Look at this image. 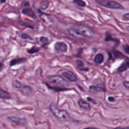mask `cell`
<instances>
[{
    "instance_id": "1",
    "label": "cell",
    "mask_w": 129,
    "mask_h": 129,
    "mask_svg": "<svg viewBox=\"0 0 129 129\" xmlns=\"http://www.w3.org/2000/svg\"><path fill=\"white\" fill-rule=\"evenodd\" d=\"M67 32L71 36L78 38H92L95 35L94 32L91 28L81 24L71 26L67 29Z\"/></svg>"
},
{
    "instance_id": "2",
    "label": "cell",
    "mask_w": 129,
    "mask_h": 129,
    "mask_svg": "<svg viewBox=\"0 0 129 129\" xmlns=\"http://www.w3.org/2000/svg\"><path fill=\"white\" fill-rule=\"evenodd\" d=\"M49 87L55 90H68L66 87L69 85L65 78L60 75H52L49 78Z\"/></svg>"
},
{
    "instance_id": "3",
    "label": "cell",
    "mask_w": 129,
    "mask_h": 129,
    "mask_svg": "<svg viewBox=\"0 0 129 129\" xmlns=\"http://www.w3.org/2000/svg\"><path fill=\"white\" fill-rule=\"evenodd\" d=\"M49 110L53 115L59 120L69 121L71 120V116H69L67 111L64 110H60L56 106L55 104H50L49 106Z\"/></svg>"
},
{
    "instance_id": "4",
    "label": "cell",
    "mask_w": 129,
    "mask_h": 129,
    "mask_svg": "<svg viewBox=\"0 0 129 129\" xmlns=\"http://www.w3.org/2000/svg\"><path fill=\"white\" fill-rule=\"evenodd\" d=\"M97 3L99 5L103 6L108 8L111 9H118V10H123L124 7L121 4L114 1H109V0H96Z\"/></svg>"
},
{
    "instance_id": "5",
    "label": "cell",
    "mask_w": 129,
    "mask_h": 129,
    "mask_svg": "<svg viewBox=\"0 0 129 129\" xmlns=\"http://www.w3.org/2000/svg\"><path fill=\"white\" fill-rule=\"evenodd\" d=\"M89 92H92V93H96V92H105V87L103 83L101 84H98L96 85H92L90 86L89 87Z\"/></svg>"
},
{
    "instance_id": "6",
    "label": "cell",
    "mask_w": 129,
    "mask_h": 129,
    "mask_svg": "<svg viewBox=\"0 0 129 129\" xmlns=\"http://www.w3.org/2000/svg\"><path fill=\"white\" fill-rule=\"evenodd\" d=\"M54 49L59 53H65L67 51V46L63 42H57L55 44Z\"/></svg>"
},
{
    "instance_id": "7",
    "label": "cell",
    "mask_w": 129,
    "mask_h": 129,
    "mask_svg": "<svg viewBox=\"0 0 129 129\" xmlns=\"http://www.w3.org/2000/svg\"><path fill=\"white\" fill-rule=\"evenodd\" d=\"M8 118L10 120V121L13 122L14 124L17 125L18 126H21V127H23L26 124V119L23 118H20L18 116H9Z\"/></svg>"
},
{
    "instance_id": "8",
    "label": "cell",
    "mask_w": 129,
    "mask_h": 129,
    "mask_svg": "<svg viewBox=\"0 0 129 129\" xmlns=\"http://www.w3.org/2000/svg\"><path fill=\"white\" fill-rule=\"evenodd\" d=\"M62 76L65 79H67L70 82H76L78 81V78L76 75L71 71H65L62 73Z\"/></svg>"
},
{
    "instance_id": "9",
    "label": "cell",
    "mask_w": 129,
    "mask_h": 129,
    "mask_svg": "<svg viewBox=\"0 0 129 129\" xmlns=\"http://www.w3.org/2000/svg\"><path fill=\"white\" fill-rule=\"evenodd\" d=\"M22 13L25 15H27V16H29L32 18H36V15H35V12L34 11V10H32L30 7H29V5L27 6H25V7L23 8L22 10Z\"/></svg>"
},
{
    "instance_id": "10",
    "label": "cell",
    "mask_w": 129,
    "mask_h": 129,
    "mask_svg": "<svg viewBox=\"0 0 129 129\" xmlns=\"http://www.w3.org/2000/svg\"><path fill=\"white\" fill-rule=\"evenodd\" d=\"M19 91L23 95L29 96L33 92V89L29 86H22Z\"/></svg>"
},
{
    "instance_id": "11",
    "label": "cell",
    "mask_w": 129,
    "mask_h": 129,
    "mask_svg": "<svg viewBox=\"0 0 129 129\" xmlns=\"http://www.w3.org/2000/svg\"><path fill=\"white\" fill-rule=\"evenodd\" d=\"M78 105L80 108L83 109V110H87V111H89V110H91V106H90V105L88 103H87V102L83 100L82 99H80L78 101Z\"/></svg>"
},
{
    "instance_id": "12",
    "label": "cell",
    "mask_w": 129,
    "mask_h": 129,
    "mask_svg": "<svg viewBox=\"0 0 129 129\" xmlns=\"http://www.w3.org/2000/svg\"><path fill=\"white\" fill-rule=\"evenodd\" d=\"M40 17L43 22L46 23H52L54 22L52 16L50 15H48L47 13H40Z\"/></svg>"
},
{
    "instance_id": "13",
    "label": "cell",
    "mask_w": 129,
    "mask_h": 129,
    "mask_svg": "<svg viewBox=\"0 0 129 129\" xmlns=\"http://www.w3.org/2000/svg\"><path fill=\"white\" fill-rule=\"evenodd\" d=\"M27 61V58H15V59H13L10 61V66H13L16 65V64H20V63H23L24 62H25Z\"/></svg>"
},
{
    "instance_id": "14",
    "label": "cell",
    "mask_w": 129,
    "mask_h": 129,
    "mask_svg": "<svg viewBox=\"0 0 129 129\" xmlns=\"http://www.w3.org/2000/svg\"><path fill=\"white\" fill-rule=\"evenodd\" d=\"M129 68V61H125L118 68V72L120 73L127 70Z\"/></svg>"
},
{
    "instance_id": "15",
    "label": "cell",
    "mask_w": 129,
    "mask_h": 129,
    "mask_svg": "<svg viewBox=\"0 0 129 129\" xmlns=\"http://www.w3.org/2000/svg\"><path fill=\"white\" fill-rule=\"evenodd\" d=\"M104 61V56L103 54L98 53L96 55L94 59V62L96 64H101Z\"/></svg>"
},
{
    "instance_id": "16",
    "label": "cell",
    "mask_w": 129,
    "mask_h": 129,
    "mask_svg": "<svg viewBox=\"0 0 129 129\" xmlns=\"http://www.w3.org/2000/svg\"><path fill=\"white\" fill-rule=\"evenodd\" d=\"M0 97L1 99H9L11 98V94L6 90H4L3 89H1L0 90Z\"/></svg>"
},
{
    "instance_id": "17",
    "label": "cell",
    "mask_w": 129,
    "mask_h": 129,
    "mask_svg": "<svg viewBox=\"0 0 129 129\" xmlns=\"http://www.w3.org/2000/svg\"><path fill=\"white\" fill-rule=\"evenodd\" d=\"M76 63L77 67L80 70H88V68L85 67V65L83 63V61L80 60H76Z\"/></svg>"
},
{
    "instance_id": "18",
    "label": "cell",
    "mask_w": 129,
    "mask_h": 129,
    "mask_svg": "<svg viewBox=\"0 0 129 129\" xmlns=\"http://www.w3.org/2000/svg\"><path fill=\"white\" fill-rule=\"evenodd\" d=\"M105 41H107V42H110V41H112V42H118V43H119V40L117 39H115V38H113V37H112L110 34H108L107 33V34H106V36H105Z\"/></svg>"
},
{
    "instance_id": "19",
    "label": "cell",
    "mask_w": 129,
    "mask_h": 129,
    "mask_svg": "<svg viewBox=\"0 0 129 129\" xmlns=\"http://www.w3.org/2000/svg\"><path fill=\"white\" fill-rule=\"evenodd\" d=\"M22 86V84L18 81H16V80L12 82V86H13V88L15 89H17L18 90H19L20 89V88Z\"/></svg>"
},
{
    "instance_id": "20",
    "label": "cell",
    "mask_w": 129,
    "mask_h": 129,
    "mask_svg": "<svg viewBox=\"0 0 129 129\" xmlns=\"http://www.w3.org/2000/svg\"><path fill=\"white\" fill-rule=\"evenodd\" d=\"M73 3L80 7H85L86 3L83 0H73Z\"/></svg>"
},
{
    "instance_id": "21",
    "label": "cell",
    "mask_w": 129,
    "mask_h": 129,
    "mask_svg": "<svg viewBox=\"0 0 129 129\" xmlns=\"http://www.w3.org/2000/svg\"><path fill=\"white\" fill-rule=\"evenodd\" d=\"M39 50H40V49L38 48H37V47L34 46V47H32V48L30 49H28L27 52L29 53L34 54V53H37V52H38V51Z\"/></svg>"
},
{
    "instance_id": "22",
    "label": "cell",
    "mask_w": 129,
    "mask_h": 129,
    "mask_svg": "<svg viewBox=\"0 0 129 129\" xmlns=\"http://www.w3.org/2000/svg\"><path fill=\"white\" fill-rule=\"evenodd\" d=\"M49 2L45 1H42L40 3V8H41L42 10H46L47 8H48L49 7Z\"/></svg>"
},
{
    "instance_id": "23",
    "label": "cell",
    "mask_w": 129,
    "mask_h": 129,
    "mask_svg": "<svg viewBox=\"0 0 129 129\" xmlns=\"http://www.w3.org/2000/svg\"><path fill=\"white\" fill-rule=\"evenodd\" d=\"M40 41L44 44H46L47 42H48V38L45 37H41L40 38Z\"/></svg>"
},
{
    "instance_id": "24",
    "label": "cell",
    "mask_w": 129,
    "mask_h": 129,
    "mask_svg": "<svg viewBox=\"0 0 129 129\" xmlns=\"http://www.w3.org/2000/svg\"><path fill=\"white\" fill-rule=\"evenodd\" d=\"M21 37H22V38L23 39H32V38H31L30 36H29L28 34H22V36H21Z\"/></svg>"
},
{
    "instance_id": "25",
    "label": "cell",
    "mask_w": 129,
    "mask_h": 129,
    "mask_svg": "<svg viewBox=\"0 0 129 129\" xmlns=\"http://www.w3.org/2000/svg\"><path fill=\"white\" fill-rule=\"evenodd\" d=\"M123 49H124V51L126 53L128 54V55H129V46L128 45H125L123 47Z\"/></svg>"
},
{
    "instance_id": "26",
    "label": "cell",
    "mask_w": 129,
    "mask_h": 129,
    "mask_svg": "<svg viewBox=\"0 0 129 129\" xmlns=\"http://www.w3.org/2000/svg\"><path fill=\"white\" fill-rule=\"evenodd\" d=\"M123 86H124L126 88L129 89V81H125V82H123Z\"/></svg>"
},
{
    "instance_id": "27",
    "label": "cell",
    "mask_w": 129,
    "mask_h": 129,
    "mask_svg": "<svg viewBox=\"0 0 129 129\" xmlns=\"http://www.w3.org/2000/svg\"><path fill=\"white\" fill-rule=\"evenodd\" d=\"M123 18L129 21V13H125V14L123 15Z\"/></svg>"
},
{
    "instance_id": "28",
    "label": "cell",
    "mask_w": 129,
    "mask_h": 129,
    "mask_svg": "<svg viewBox=\"0 0 129 129\" xmlns=\"http://www.w3.org/2000/svg\"><path fill=\"white\" fill-rule=\"evenodd\" d=\"M108 101H110V102H115V99L113 97L110 96V97H108Z\"/></svg>"
},
{
    "instance_id": "29",
    "label": "cell",
    "mask_w": 129,
    "mask_h": 129,
    "mask_svg": "<svg viewBox=\"0 0 129 129\" xmlns=\"http://www.w3.org/2000/svg\"><path fill=\"white\" fill-rule=\"evenodd\" d=\"M110 129H129V127H118L112 128Z\"/></svg>"
},
{
    "instance_id": "30",
    "label": "cell",
    "mask_w": 129,
    "mask_h": 129,
    "mask_svg": "<svg viewBox=\"0 0 129 129\" xmlns=\"http://www.w3.org/2000/svg\"><path fill=\"white\" fill-rule=\"evenodd\" d=\"M87 100H88V101L92 102L93 103H94V104L96 103V102H95V101H94V99H92V98H91V97H88V98H87Z\"/></svg>"
},
{
    "instance_id": "31",
    "label": "cell",
    "mask_w": 129,
    "mask_h": 129,
    "mask_svg": "<svg viewBox=\"0 0 129 129\" xmlns=\"http://www.w3.org/2000/svg\"><path fill=\"white\" fill-rule=\"evenodd\" d=\"M97 129V128L95 127H87V128H85V129Z\"/></svg>"
},
{
    "instance_id": "32",
    "label": "cell",
    "mask_w": 129,
    "mask_h": 129,
    "mask_svg": "<svg viewBox=\"0 0 129 129\" xmlns=\"http://www.w3.org/2000/svg\"><path fill=\"white\" fill-rule=\"evenodd\" d=\"M6 1H7V0H1V4H3L6 2Z\"/></svg>"
},
{
    "instance_id": "33",
    "label": "cell",
    "mask_w": 129,
    "mask_h": 129,
    "mask_svg": "<svg viewBox=\"0 0 129 129\" xmlns=\"http://www.w3.org/2000/svg\"><path fill=\"white\" fill-rule=\"evenodd\" d=\"M2 68H3V63H1V70H2Z\"/></svg>"
},
{
    "instance_id": "34",
    "label": "cell",
    "mask_w": 129,
    "mask_h": 129,
    "mask_svg": "<svg viewBox=\"0 0 129 129\" xmlns=\"http://www.w3.org/2000/svg\"><path fill=\"white\" fill-rule=\"evenodd\" d=\"M127 30L128 31H129V26H127Z\"/></svg>"
}]
</instances>
